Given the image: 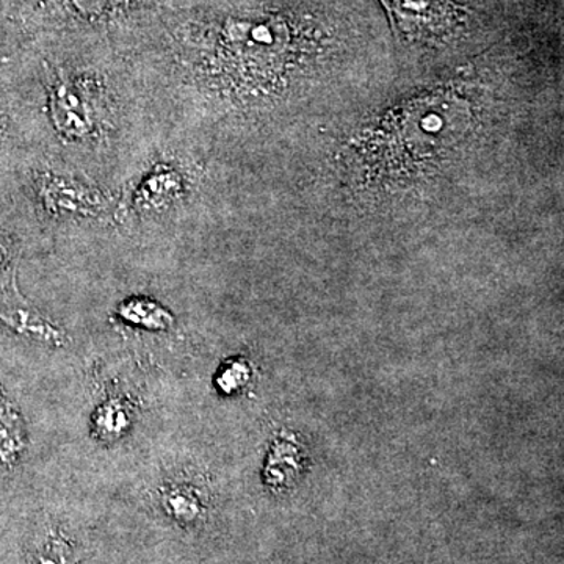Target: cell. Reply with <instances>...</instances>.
Listing matches in <instances>:
<instances>
[{
  "label": "cell",
  "instance_id": "cell-1",
  "mask_svg": "<svg viewBox=\"0 0 564 564\" xmlns=\"http://www.w3.org/2000/svg\"><path fill=\"white\" fill-rule=\"evenodd\" d=\"M17 88L35 154L104 187L165 141L132 63L102 36L33 32Z\"/></svg>",
  "mask_w": 564,
  "mask_h": 564
},
{
  "label": "cell",
  "instance_id": "cell-2",
  "mask_svg": "<svg viewBox=\"0 0 564 564\" xmlns=\"http://www.w3.org/2000/svg\"><path fill=\"white\" fill-rule=\"evenodd\" d=\"M209 162L181 141H162L120 188L117 231L161 228L192 214L202 199Z\"/></svg>",
  "mask_w": 564,
  "mask_h": 564
},
{
  "label": "cell",
  "instance_id": "cell-3",
  "mask_svg": "<svg viewBox=\"0 0 564 564\" xmlns=\"http://www.w3.org/2000/svg\"><path fill=\"white\" fill-rule=\"evenodd\" d=\"M33 221L44 232L68 229H115L120 188L104 187L33 154L22 165L17 181Z\"/></svg>",
  "mask_w": 564,
  "mask_h": 564
},
{
  "label": "cell",
  "instance_id": "cell-4",
  "mask_svg": "<svg viewBox=\"0 0 564 564\" xmlns=\"http://www.w3.org/2000/svg\"><path fill=\"white\" fill-rule=\"evenodd\" d=\"M458 99L447 91L415 98L380 122L372 132L370 150L386 166L395 169H408L436 158L456 143L462 124H466L469 110Z\"/></svg>",
  "mask_w": 564,
  "mask_h": 564
},
{
  "label": "cell",
  "instance_id": "cell-5",
  "mask_svg": "<svg viewBox=\"0 0 564 564\" xmlns=\"http://www.w3.org/2000/svg\"><path fill=\"white\" fill-rule=\"evenodd\" d=\"M393 29L413 43H445L466 31L469 10L455 0H381Z\"/></svg>",
  "mask_w": 564,
  "mask_h": 564
},
{
  "label": "cell",
  "instance_id": "cell-6",
  "mask_svg": "<svg viewBox=\"0 0 564 564\" xmlns=\"http://www.w3.org/2000/svg\"><path fill=\"white\" fill-rule=\"evenodd\" d=\"M118 314L126 323L140 328L154 329V332H163L172 328L173 325L172 314L163 310L161 304L147 299L128 300L121 304Z\"/></svg>",
  "mask_w": 564,
  "mask_h": 564
},
{
  "label": "cell",
  "instance_id": "cell-7",
  "mask_svg": "<svg viewBox=\"0 0 564 564\" xmlns=\"http://www.w3.org/2000/svg\"><path fill=\"white\" fill-rule=\"evenodd\" d=\"M128 411L118 402L102 404L101 410L96 415V430L101 433V436H120L128 429Z\"/></svg>",
  "mask_w": 564,
  "mask_h": 564
},
{
  "label": "cell",
  "instance_id": "cell-8",
  "mask_svg": "<svg viewBox=\"0 0 564 564\" xmlns=\"http://www.w3.org/2000/svg\"><path fill=\"white\" fill-rule=\"evenodd\" d=\"M165 507L169 513L181 522L195 521L199 514L198 499L182 488H176L165 496Z\"/></svg>",
  "mask_w": 564,
  "mask_h": 564
},
{
  "label": "cell",
  "instance_id": "cell-9",
  "mask_svg": "<svg viewBox=\"0 0 564 564\" xmlns=\"http://www.w3.org/2000/svg\"><path fill=\"white\" fill-rule=\"evenodd\" d=\"M68 545L52 540L50 545L40 552L36 564H68Z\"/></svg>",
  "mask_w": 564,
  "mask_h": 564
}]
</instances>
